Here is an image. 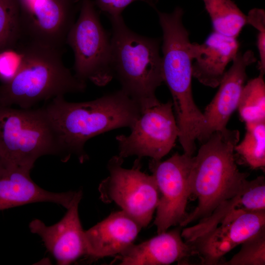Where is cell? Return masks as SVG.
Here are the masks:
<instances>
[{"label": "cell", "mask_w": 265, "mask_h": 265, "mask_svg": "<svg viewBox=\"0 0 265 265\" xmlns=\"http://www.w3.org/2000/svg\"><path fill=\"white\" fill-rule=\"evenodd\" d=\"M193 156L176 153L164 161L151 159L149 168L159 191L154 221L158 234L180 226L186 218V208L191 195L189 175Z\"/></svg>", "instance_id": "obj_10"}, {"label": "cell", "mask_w": 265, "mask_h": 265, "mask_svg": "<svg viewBox=\"0 0 265 265\" xmlns=\"http://www.w3.org/2000/svg\"><path fill=\"white\" fill-rule=\"evenodd\" d=\"M20 52L8 49L0 52V78L6 82L11 79L20 65Z\"/></svg>", "instance_id": "obj_25"}, {"label": "cell", "mask_w": 265, "mask_h": 265, "mask_svg": "<svg viewBox=\"0 0 265 265\" xmlns=\"http://www.w3.org/2000/svg\"><path fill=\"white\" fill-rule=\"evenodd\" d=\"M247 17V24L250 25L258 31L265 30V12L263 9L253 8L250 10Z\"/></svg>", "instance_id": "obj_27"}, {"label": "cell", "mask_w": 265, "mask_h": 265, "mask_svg": "<svg viewBox=\"0 0 265 265\" xmlns=\"http://www.w3.org/2000/svg\"><path fill=\"white\" fill-rule=\"evenodd\" d=\"M75 56V76L103 86L114 77L111 64V40L102 26L92 0H81L77 21L66 40Z\"/></svg>", "instance_id": "obj_7"}, {"label": "cell", "mask_w": 265, "mask_h": 265, "mask_svg": "<svg viewBox=\"0 0 265 265\" xmlns=\"http://www.w3.org/2000/svg\"><path fill=\"white\" fill-rule=\"evenodd\" d=\"M141 159H135L130 169L124 168V159L118 155L108 161V176L100 184L101 200L114 203L142 228L153 218L159 199V191L152 175L141 170Z\"/></svg>", "instance_id": "obj_8"}, {"label": "cell", "mask_w": 265, "mask_h": 265, "mask_svg": "<svg viewBox=\"0 0 265 265\" xmlns=\"http://www.w3.org/2000/svg\"><path fill=\"white\" fill-rule=\"evenodd\" d=\"M209 14L214 31L237 38L247 25V18L231 0H202Z\"/></svg>", "instance_id": "obj_19"}, {"label": "cell", "mask_w": 265, "mask_h": 265, "mask_svg": "<svg viewBox=\"0 0 265 265\" xmlns=\"http://www.w3.org/2000/svg\"><path fill=\"white\" fill-rule=\"evenodd\" d=\"M21 36L18 0H0V52L17 45Z\"/></svg>", "instance_id": "obj_22"}, {"label": "cell", "mask_w": 265, "mask_h": 265, "mask_svg": "<svg viewBox=\"0 0 265 265\" xmlns=\"http://www.w3.org/2000/svg\"><path fill=\"white\" fill-rule=\"evenodd\" d=\"M256 60L251 50L238 53L218 85L215 96L203 112L204 124L197 138L202 143L213 132L227 128L230 118L238 107L247 79L246 69Z\"/></svg>", "instance_id": "obj_13"}, {"label": "cell", "mask_w": 265, "mask_h": 265, "mask_svg": "<svg viewBox=\"0 0 265 265\" xmlns=\"http://www.w3.org/2000/svg\"><path fill=\"white\" fill-rule=\"evenodd\" d=\"M240 250L229 261L221 265H265V227L242 243Z\"/></svg>", "instance_id": "obj_23"}, {"label": "cell", "mask_w": 265, "mask_h": 265, "mask_svg": "<svg viewBox=\"0 0 265 265\" xmlns=\"http://www.w3.org/2000/svg\"><path fill=\"white\" fill-rule=\"evenodd\" d=\"M241 209L246 212L265 210V179L260 176L247 180L240 194Z\"/></svg>", "instance_id": "obj_24"}, {"label": "cell", "mask_w": 265, "mask_h": 265, "mask_svg": "<svg viewBox=\"0 0 265 265\" xmlns=\"http://www.w3.org/2000/svg\"><path fill=\"white\" fill-rule=\"evenodd\" d=\"M239 47L237 38L214 31L204 43H191L192 77L205 86H218L227 65L237 54Z\"/></svg>", "instance_id": "obj_17"}, {"label": "cell", "mask_w": 265, "mask_h": 265, "mask_svg": "<svg viewBox=\"0 0 265 265\" xmlns=\"http://www.w3.org/2000/svg\"><path fill=\"white\" fill-rule=\"evenodd\" d=\"M109 19L112 67L121 89L141 111L159 105L156 90L163 82L159 41L132 31L122 16Z\"/></svg>", "instance_id": "obj_4"}, {"label": "cell", "mask_w": 265, "mask_h": 265, "mask_svg": "<svg viewBox=\"0 0 265 265\" xmlns=\"http://www.w3.org/2000/svg\"><path fill=\"white\" fill-rule=\"evenodd\" d=\"M239 134L238 130L227 128L215 132L193 157L189 187L198 204L181 227L208 217L220 204L243 188L248 174L239 170L234 154Z\"/></svg>", "instance_id": "obj_2"}, {"label": "cell", "mask_w": 265, "mask_h": 265, "mask_svg": "<svg viewBox=\"0 0 265 265\" xmlns=\"http://www.w3.org/2000/svg\"><path fill=\"white\" fill-rule=\"evenodd\" d=\"M237 109L245 124L265 121V83L259 75L245 84Z\"/></svg>", "instance_id": "obj_20"}, {"label": "cell", "mask_w": 265, "mask_h": 265, "mask_svg": "<svg viewBox=\"0 0 265 265\" xmlns=\"http://www.w3.org/2000/svg\"><path fill=\"white\" fill-rule=\"evenodd\" d=\"M65 159L72 155L80 162L88 158L84 145L90 139L121 128H131L141 113L137 104L122 90L95 100L70 102L56 97L43 107Z\"/></svg>", "instance_id": "obj_1"}, {"label": "cell", "mask_w": 265, "mask_h": 265, "mask_svg": "<svg viewBox=\"0 0 265 265\" xmlns=\"http://www.w3.org/2000/svg\"><path fill=\"white\" fill-rule=\"evenodd\" d=\"M135 1H142L155 7L157 0H95V6L110 17L121 16L123 11L131 3Z\"/></svg>", "instance_id": "obj_26"}, {"label": "cell", "mask_w": 265, "mask_h": 265, "mask_svg": "<svg viewBox=\"0 0 265 265\" xmlns=\"http://www.w3.org/2000/svg\"><path fill=\"white\" fill-rule=\"evenodd\" d=\"M245 124V134L236 145L235 152L250 168H263L265 166V121Z\"/></svg>", "instance_id": "obj_21"}, {"label": "cell", "mask_w": 265, "mask_h": 265, "mask_svg": "<svg viewBox=\"0 0 265 265\" xmlns=\"http://www.w3.org/2000/svg\"><path fill=\"white\" fill-rule=\"evenodd\" d=\"M158 14L163 32V82L172 96L174 114L180 131L193 132L202 125L204 116L193 97L191 42L183 23L184 11L177 6L171 13L158 11Z\"/></svg>", "instance_id": "obj_5"}, {"label": "cell", "mask_w": 265, "mask_h": 265, "mask_svg": "<svg viewBox=\"0 0 265 265\" xmlns=\"http://www.w3.org/2000/svg\"><path fill=\"white\" fill-rule=\"evenodd\" d=\"M49 155L61 154L43 107L0 105V157L31 170L38 159Z\"/></svg>", "instance_id": "obj_6"}, {"label": "cell", "mask_w": 265, "mask_h": 265, "mask_svg": "<svg viewBox=\"0 0 265 265\" xmlns=\"http://www.w3.org/2000/svg\"><path fill=\"white\" fill-rule=\"evenodd\" d=\"M19 68L14 77L0 85V105L21 108L68 93L84 91L86 84L64 64L63 50L23 42Z\"/></svg>", "instance_id": "obj_3"}, {"label": "cell", "mask_w": 265, "mask_h": 265, "mask_svg": "<svg viewBox=\"0 0 265 265\" xmlns=\"http://www.w3.org/2000/svg\"><path fill=\"white\" fill-rule=\"evenodd\" d=\"M264 227L265 210L235 209L216 225L187 243L200 258L201 264L220 265L225 254Z\"/></svg>", "instance_id": "obj_12"}, {"label": "cell", "mask_w": 265, "mask_h": 265, "mask_svg": "<svg viewBox=\"0 0 265 265\" xmlns=\"http://www.w3.org/2000/svg\"><path fill=\"white\" fill-rule=\"evenodd\" d=\"M142 228L123 211L112 212L84 231L86 255L93 260L116 256L133 244Z\"/></svg>", "instance_id": "obj_16"}, {"label": "cell", "mask_w": 265, "mask_h": 265, "mask_svg": "<svg viewBox=\"0 0 265 265\" xmlns=\"http://www.w3.org/2000/svg\"><path fill=\"white\" fill-rule=\"evenodd\" d=\"M31 170L0 157V211L37 202H51L67 209L78 191L53 192L37 185L30 176Z\"/></svg>", "instance_id": "obj_15"}, {"label": "cell", "mask_w": 265, "mask_h": 265, "mask_svg": "<svg viewBox=\"0 0 265 265\" xmlns=\"http://www.w3.org/2000/svg\"><path fill=\"white\" fill-rule=\"evenodd\" d=\"M82 196V191L79 190L65 214L57 223L47 226L38 219L29 223L30 232L41 238L58 265H69L86 255L84 231L79 214Z\"/></svg>", "instance_id": "obj_14"}, {"label": "cell", "mask_w": 265, "mask_h": 265, "mask_svg": "<svg viewBox=\"0 0 265 265\" xmlns=\"http://www.w3.org/2000/svg\"><path fill=\"white\" fill-rule=\"evenodd\" d=\"M80 1L35 0L20 6V41L63 50Z\"/></svg>", "instance_id": "obj_11"}, {"label": "cell", "mask_w": 265, "mask_h": 265, "mask_svg": "<svg viewBox=\"0 0 265 265\" xmlns=\"http://www.w3.org/2000/svg\"><path fill=\"white\" fill-rule=\"evenodd\" d=\"M128 135L115 137L119 153L123 159L137 156L161 160L171 150L179 136V128L173 112L172 102L145 109L131 128Z\"/></svg>", "instance_id": "obj_9"}, {"label": "cell", "mask_w": 265, "mask_h": 265, "mask_svg": "<svg viewBox=\"0 0 265 265\" xmlns=\"http://www.w3.org/2000/svg\"><path fill=\"white\" fill-rule=\"evenodd\" d=\"M193 255L192 247L184 240L179 227L132 244L116 255L114 262L121 265H165L181 263Z\"/></svg>", "instance_id": "obj_18"}]
</instances>
